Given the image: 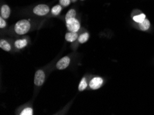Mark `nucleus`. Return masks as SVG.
Instances as JSON below:
<instances>
[{
  "instance_id": "obj_20",
  "label": "nucleus",
  "mask_w": 154,
  "mask_h": 115,
  "mask_svg": "<svg viewBox=\"0 0 154 115\" xmlns=\"http://www.w3.org/2000/svg\"><path fill=\"white\" fill-rule=\"evenodd\" d=\"M76 1V0H73V2H75Z\"/></svg>"
},
{
  "instance_id": "obj_2",
  "label": "nucleus",
  "mask_w": 154,
  "mask_h": 115,
  "mask_svg": "<svg viewBox=\"0 0 154 115\" xmlns=\"http://www.w3.org/2000/svg\"><path fill=\"white\" fill-rule=\"evenodd\" d=\"M66 25L67 29L70 32H78L80 29V23L76 18H72L66 20Z\"/></svg>"
},
{
  "instance_id": "obj_8",
  "label": "nucleus",
  "mask_w": 154,
  "mask_h": 115,
  "mask_svg": "<svg viewBox=\"0 0 154 115\" xmlns=\"http://www.w3.org/2000/svg\"><path fill=\"white\" fill-rule=\"evenodd\" d=\"M78 32H69L65 35V39L68 42H73L76 41L78 39Z\"/></svg>"
},
{
  "instance_id": "obj_17",
  "label": "nucleus",
  "mask_w": 154,
  "mask_h": 115,
  "mask_svg": "<svg viewBox=\"0 0 154 115\" xmlns=\"http://www.w3.org/2000/svg\"><path fill=\"white\" fill-rule=\"evenodd\" d=\"M33 114V110L32 107H26L21 112L20 115H32Z\"/></svg>"
},
{
  "instance_id": "obj_11",
  "label": "nucleus",
  "mask_w": 154,
  "mask_h": 115,
  "mask_svg": "<svg viewBox=\"0 0 154 115\" xmlns=\"http://www.w3.org/2000/svg\"><path fill=\"white\" fill-rule=\"evenodd\" d=\"M0 48L4 51L9 52L11 50V46L8 41L4 40V39H1L0 40Z\"/></svg>"
},
{
  "instance_id": "obj_14",
  "label": "nucleus",
  "mask_w": 154,
  "mask_h": 115,
  "mask_svg": "<svg viewBox=\"0 0 154 115\" xmlns=\"http://www.w3.org/2000/svg\"><path fill=\"white\" fill-rule=\"evenodd\" d=\"M87 86H88V84H87V82H86V78L85 77H83V78L81 79L80 84H79L78 90H79V91L82 92V91L85 90V89L87 88Z\"/></svg>"
},
{
  "instance_id": "obj_16",
  "label": "nucleus",
  "mask_w": 154,
  "mask_h": 115,
  "mask_svg": "<svg viewBox=\"0 0 154 115\" xmlns=\"http://www.w3.org/2000/svg\"><path fill=\"white\" fill-rule=\"evenodd\" d=\"M76 17V11L75 9H71L69 10L65 16V20H68L69 19L75 18Z\"/></svg>"
},
{
  "instance_id": "obj_12",
  "label": "nucleus",
  "mask_w": 154,
  "mask_h": 115,
  "mask_svg": "<svg viewBox=\"0 0 154 115\" xmlns=\"http://www.w3.org/2000/svg\"><path fill=\"white\" fill-rule=\"evenodd\" d=\"M88 39H89V34L88 32H84L80 35L78 39L80 44H85L88 40Z\"/></svg>"
},
{
  "instance_id": "obj_13",
  "label": "nucleus",
  "mask_w": 154,
  "mask_h": 115,
  "mask_svg": "<svg viewBox=\"0 0 154 115\" xmlns=\"http://www.w3.org/2000/svg\"><path fill=\"white\" fill-rule=\"evenodd\" d=\"M62 11V6L60 4H57L53 6L51 9V13L53 15H58Z\"/></svg>"
},
{
  "instance_id": "obj_3",
  "label": "nucleus",
  "mask_w": 154,
  "mask_h": 115,
  "mask_svg": "<svg viewBox=\"0 0 154 115\" xmlns=\"http://www.w3.org/2000/svg\"><path fill=\"white\" fill-rule=\"evenodd\" d=\"M50 8L46 4H39L32 10L35 15L37 16H45L49 13Z\"/></svg>"
},
{
  "instance_id": "obj_7",
  "label": "nucleus",
  "mask_w": 154,
  "mask_h": 115,
  "mask_svg": "<svg viewBox=\"0 0 154 115\" xmlns=\"http://www.w3.org/2000/svg\"><path fill=\"white\" fill-rule=\"evenodd\" d=\"M11 8L9 6L7 5V4H4L3 6L1 7V9H0V14H1V17H3L4 20H6V19L9 18L11 15Z\"/></svg>"
},
{
  "instance_id": "obj_5",
  "label": "nucleus",
  "mask_w": 154,
  "mask_h": 115,
  "mask_svg": "<svg viewBox=\"0 0 154 115\" xmlns=\"http://www.w3.org/2000/svg\"><path fill=\"white\" fill-rule=\"evenodd\" d=\"M104 80L102 77H95L91 80L89 83V87L92 90H97L101 88V86L103 84Z\"/></svg>"
},
{
  "instance_id": "obj_10",
  "label": "nucleus",
  "mask_w": 154,
  "mask_h": 115,
  "mask_svg": "<svg viewBox=\"0 0 154 115\" xmlns=\"http://www.w3.org/2000/svg\"><path fill=\"white\" fill-rule=\"evenodd\" d=\"M15 44V48H17L18 49H22L27 46L28 42L26 39H18V40H16L15 41V44Z\"/></svg>"
},
{
  "instance_id": "obj_9",
  "label": "nucleus",
  "mask_w": 154,
  "mask_h": 115,
  "mask_svg": "<svg viewBox=\"0 0 154 115\" xmlns=\"http://www.w3.org/2000/svg\"><path fill=\"white\" fill-rule=\"evenodd\" d=\"M138 24H139L138 26H139L140 29L142 30V31H146V30H148L151 26L150 22H149V20H147V19H145L143 22H142V23H138Z\"/></svg>"
},
{
  "instance_id": "obj_15",
  "label": "nucleus",
  "mask_w": 154,
  "mask_h": 115,
  "mask_svg": "<svg viewBox=\"0 0 154 115\" xmlns=\"http://www.w3.org/2000/svg\"><path fill=\"white\" fill-rule=\"evenodd\" d=\"M145 19H146V15L144 13H141L140 14V15H136L133 17V20H134V22H136L137 23H142L144 20H145Z\"/></svg>"
},
{
  "instance_id": "obj_19",
  "label": "nucleus",
  "mask_w": 154,
  "mask_h": 115,
  "mask_svg": "<svg viewBox=\"0 0 154 115\" xmlns=\"http://www.w3.org/2000/svg\"><path fill=\"white\" fill-rule=\"evenodd\" d=\"M6 26V22L3 17H0V29H4Z\"/></svg>"
},
{
  "instance_id": "obj_18",
  "label": "nucleus",
  "mask_w": 154,
  "mask_h": 115,
  "mask_svg": "<svg viewBox=\"0 0 154 115\" xmlns=\"http://www.w3.org/2000/svg\"><path fill=\"white\" fill-rule=\"evenodd\" d=\"M59 3L62 6L66 7L70 5L71 0H59Z\"/></svg>"
},
{
  "instance_id": "obj_4",
  "label": "nucleus",
  "mask_w": 154,
  "mask_h": 115,
  "mask_svg": "<svg viewBox=\"0 0 154 115\" xmlns=\"http://www.w3.org/2000/svg\"><path fill=\"white\" fill-rule=\"evenodd\" d=\"M46 75L42 70H38L36 71L34 77V83L36 86H42L45 81Z\"/></svg>"
},
{
  "instance_id": "obj_6",
  "label": "nucleus",
  "mask_w": 154,
  "mask_h": 115,
  "mask_svg": "<svg viewBox=\"0 0 154 115\" xmlns=\"http://www.w3.org/2000/svg\"><path fill=\"white\" fill-rule=\"evenodd\" d=\"M70 62H71V59L68 56H66L58 61L57 63H56V68L60 70H64L69 66Z\"/></svg>"
},
{
  "instance_id": "obj_1",
  "label": "nucleus",
  "mask_w": 154,
  "mask_h": 115,
  "mask_svg": "<svg viewBox=\"0 0 154 115\" xmlns=\"http://www.w3.org/2000/svg\"><path fill=\"white\" fill-rule=\"evenodd\" d=\"M14 29L16 33L19 35H25L31 29V23L26 20H20L15 23Z\"/></svg>"
}]
</instances>
